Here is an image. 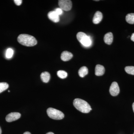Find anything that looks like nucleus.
<instances>
[{
	"label": "nucleus",
	"instance_id": "obj_4",
	"mask_svg": "<svg viewBox=\"0 0 134 134\" xmlns=\"http://www.w3.org/2000/svg\"><path fill=\"white\" fill-rule=\"evenodd\" d=\"M48 116L53 119H62L64 117V114L59 110L52 108H48L47 111Z\"/></svg>",
	"mask_w": 134,
	"mask_h": 134
},
{
	"label": "nucleus",
	"instance_id": "obj_26",
	"mask_svg": "<svg viewBox=\"0 0 134 134\" xmlns=\"http://www.w3.org/2000/svg\"><path fill=\"white\" fill-rule=\"evenodd\" d=\"M2 134V130L1 129V127H0V134Z\"/></svg>",
	"mask_w": 134,
	"mask_h": 134
},
{
	"label": "nucleus",
	"instance_id": "obj_16",
	"mask_svg": "<svg viewBox=\"0 0 134 134\" xmlns=\"http://www.w3.org/2000/svg\"><path fill=\"white\" fill-rule=\"evenodd\" d=\"M57 75L61 79H65L68 76V74L64 70H60L57 72Z\"/></svg>",
	"mask_w": 134,
	"mask_h": 134
},
{
	"label": "nucleus",
	"instance_id": "obj_8",
	"mask_svg": "<svg viewBox=\"0 0 134 134\" xmlns=\"http://www.w3.org/2000/svg\"><path fill=\"white\" fill-rule=\"evenodd\" d=\"M48 16L50 20L54 23H58L60 21L59 15L54 10L49 12L48 14Z\"/></svg>",
	"mask_w": 134,
	"mask_h": 134
},
{
	"label": "nucleus",
	"instance_id": "obj_18",
	"mask_svg": "<svg viewBox=\"0 0 134 134\" xmlns=\"http://www.w3.org/2000/svg\"><path fill=\"white\" fill-rule=\"evenodd\" d=\"M125 71L129 74L134 75V66H129L125 68Z\"/></svg>",
	"mask_w": 134,
	"mask_h": 134
},
{
	"label": "nucleus",
	"instance_id": "obj_3",
	"mask_svg": "<svg viewBox=\"0 0 134 134\" xmlns=\"http://www.w3.org/2000/svg\"><path fill=\"white\" fill-rule=\"evenodd\" d=\"M77 38L83 46L89 47L91 45L92 41L90 37L83 32H79L77 34Z\"/></svg>",
	"mask_w": 134,
	"mask_h": 134
},
{
	"label": "nucleus",
	"instance_id": "obj_6",
	"mask_svg": "<svg viewBox=\"0 0 134 134\" xmlns=\"http://www.w3.org/2000/svg\"><path fill=\"white\" fill-rule=\"evenodd\" d=\"M110 92L113 96H117L120 92V88L118 84L116 82H113L110 88Z\"/></svg>",
	"mask_w": 134,
	"mask_h": 134
},
{
	"label": "nucleus",
	"instance_id": "obj_9",
	"mask_svg": "<svg viewBox=\"0 0 134 134\" xmlns=\"http://www.w3.org/2000/svg\"><path fill=\"white\" fill-rule=\"evenodd\" d=\"M73 56L72 53L68 51H64L62 53L61 59L63 61H68L72 59Z\"/></svg>",
	"mask_w": 134,
	"mask_h": 134
},
{
	"label": "nucleus",
	"instance_id": "obj_27",
	"mask_svg": "<svg viewBox=\"0 0 134 134\" xmlns=\"http://www.w3.org/2000/svg\"><path fill=\"white\" fill-rule=\"evenodd\" d=\"M8 92H10V91L9 90L8 91Z\"/></svg>",
	"mask_w": 134,
	"mask_h": 134
},
{
	"label": "nucleus",
	"instance_id": "obj_22",
	"mask_svg": "<svg viewBox=\"0 0 134 134\" xmlns=\"http://www.w3.org/2000/svg\"><path fill=\"white\" fill-rule=\"evenodd\" d=\"M131 40L132 41L134 42V33L132 34V36L131 37Z\"/></svg>",
	"mask_w": 134,
	"mask_h": 134
},
{
	"label": "nucleus",
	"instance_id": "obj_12",
	"mask_svg": "<svg viewBox=\"0 0 134 134\" xmlns=\"http://www.w3.org/2000/svg\"><path fill=\"white\" fill-rule=\"evenodd\" d=\"M113 40V36L112 32L107 33L104 37V41L106 44L110 45L112 44Z\"/></svg>",
	"mask_w": 134,
	"mask_h": 134
},
{
	"label": "nucleus",
	"instance_id": "obj_17",
	"mask_svg": "<svg viewBox=\"0 0 134 134\" xmlns=\"http://www.w3.org/2000/svg\"><path fill=\"white\" fill-rule=\"evenodd\" d=\"M9 85L6 82L0 83V93L6 90L8 88Z\"/></svg>",
	"mask_w": 134,
	"mask_h": 134
},
{
	"label": "nucleus",
	"instance_id": "obj_1",
	"mask_svg": "<svg viewBox=\"0 0 134 134\" xmlns=\"http://www.w3.org/2000/svg\"><path fill=\"white\" fill-rule=\"evenodd\" d=\"M18 41L21 44L27 47H32L36 45L37 41L33 36L26 34H21L18 36Z\"/></svg>",
	"mask_w": 134,
	"mask_h": 134
},
{
	"label": "nucleus",
	"instance_id": "obj_21",
	"mask_svg": "<svg viewBox=\"0 0 134 134\" xmlns=\"http://www.w3.org/2000/svg\"><path fill=\"white\" fill-rule=\"evenodd\" d=\"M14 2L16 5L18 6H19L21 4L22 1V0H15L14 1Z\"/></svg>",
	"mask_w": 134,
	"mask_h": 134
},
{
	"label": "nucleus",
	"instance_id": "obj_5",
	"mask_svg": "<svg viewBox=\"0 0 134 134\" xmlns=\"http://www.w3.org/2000/svg\"><path fill=\"white\" fill-rule=\"evenodd\" d=\"M60 8L63 10L69 11L72 8V2L70 0H60L58 2Z\"/></svg>",
	"mask_w": 134,
	"mask_h": 134
},
{
	"label": "nucleus",
	"instance_id": "obj_14",
	"mask_svg": "<svg viewBox=\"0 0 134 134\" xmlns=\"http://www.w3.org/2000/svg\"><path fill=\"white\" fill-rule=\"evenodd\" d=\"M88 70L87 67L83 66L79 69L78 74L79 76L81 77H83L88 74Z\"/></svg>",
	"mask_w": 134,
	"mask_h": 134
},
{
	"label": "nucleus",
	"instance_id": "obj_15",
	"mask_svg": "<svg viewBox=\"0 0 134 134\" xmlns=\"http://www.w3.org/2000/svg\"><path fill=\"white\" fill-rule=\"evenodd\" d=\"M126 20L128 23L134 24V13L128 14L126 17Z\"/></svg>",
	"mask_w": 134,
	"mask_h": 134
},
{
	"label": "nucleus",
	"instance_id": "obj_20",
	"mask_svg": "<svg viewBox=\"0 0 134 134\" xmlns=\"http://www.w3.org/2000/svg\"><path fill=\"white\" fill-rule=\"evenodd\" d=\"M54 11H55V12H56L57 14L58 15H61L62 14L63 12V10L61 9L60 8H57Z\"/></svg>",
	"mask_w": 134,
	"mask_h": 134
},
{
	"label": "nucleus",
	"instance_id": "obj_13",
	"mask_svg": "<svg viewBox=\"0 0 134 134\" xmlns=\"http://www.w3.org/2000/svg\"><path fill=\"white\" fill-rule=\"evenodd\" d=\"M41 80L44 82H48L50 78V74L47 72H43L41 73Z\"/></svg>",
	"mask_w": 134,
	"mask_h": 134
},
{
	"label": "nucleus",
	"instance_id": "obj_24",
	"mask_svg": "<svg viewBox=\"0 0 134 134\" xmlns=\"http://www.w3.org/2000/svg\"><path fill=\"white\" fill-rule=\"evenodd\" d=\"M46 134H54V133H53V132H48V133H47Z\"/></svg>",
	"mask_w": 134,
	"mask_h": 134
},
{
	"label": "nucleus",
	"instance_id": "obj_28",
	"mask_svg": "<svg viewBox=\"0 0 134 134\" xmlns=\"http://www.w3.org/2000/svg\"></svg>",
	"mask_w": 134,
	"mask_h": 134
},
{
	"label": "nucleus",
	"instance_id": "obj_7",
	"mask_svg": "<svg viewBox=\"0 0 134 134\" xmlns=\"http://www.w3.org/2000/svg\"><path fill=\"white\" fill-rule=\"evenodd\" d=\"M21 116V114L19 113H11L6 116V120L7 122H11L18 119Z\"/></svg>",
	"mask_w": 134,
	"mask_h": 134
},
{
	"label": "nucleus",
	"instance_id": "obj_2",
	"mask_svg": "<svg viewBox=\"0 0 134 134\" xmlns=\"http://www.w3.org/2000/svg\"><path fill=\"white\" fill-rule=\"evenodd\" d=\"M73 104L76 108L82 113H87L92 110L91 107L88 103L81 99H75L74 100Z\"/></svg>",
	"mask_w": 134,
	"mask_h": 134
},
{
	"label": "nucleus",
	"instance_id": "obj_10",
	"mask_svg": "<svg viewBox=\"0 0 134 134\" xmlns=\"http://www.w3.org/2000/svg\"><path fill=\"white\" fill-rule=\"evenodd\" d=\"M103 19V14L100 11L96 12L93 18V22L94 24H98Z\"/></svg>",
	"mask_w": 134,
	"mask_h": 134
},
{
	"label": "nucleus",
	"instance_id": "obj_19",
	"mask_svg": "<svg viewBox=\"0 0 134 134\" xmlns=\"http://www.w3.org/2000/svg\"><path fill=\"white\" fill-rule=\"evenodd\" d=\"M14 54V50L11 48H8L6 51V57L8 59L11 58Z\"/></svg>",
	"mask_w": 134,
	"mask_h": 134
},
{
	"label": "nucleus",
	"instance_id": "obj_11",
	"mask_svg": "<svg viewBox=\"0 0 134 134\" xmlns=\"http://www.w3.org/2000/svg\"><path fill=\"white\" fill-rule=\"evenodd\" d=\"M105 71L104 67L102 65H96L95 68V75L97 76H100L104 74Z\"/></svg>",
	"mask_w": 134,
	"mask_h": 134
},
{
	"label": "nucleus",
	"instance_id": "obj_25",
	"mask_svg": "<svg viewBox=\"0 0 134 134\" xmlns=\"http://www.w3.org/2000/svg\"><path fill=\"white\" fill-rule=\"evenodd\" d=\"M132 107H133V111L134 113V103H133V105H132Z\"/></svg>",
	"mask_w": 134,
	"mask_h": 134
},
{
	"label": "nucleus",
	"instance_id": "obj_23",
	"mask_svg": "<svg viewBox=\"0 0 134 134\" xmlns=\"http://www.w3.org/2000/svg\"><path fill=\"white\" fill-rule=\"evenodd\" d=\"M23 134H31V133H30V132H25Z\"/></svg>",
	"mask_w": 134,
	"mask_h": 134
}]
</instances>
